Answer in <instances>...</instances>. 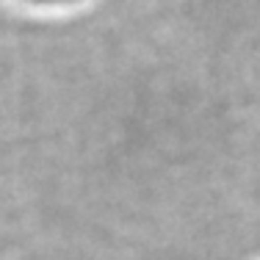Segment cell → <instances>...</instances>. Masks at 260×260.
I'll return each mask as SVG.
<instances>
[{
  "mask_svg": "<svg viewBox=\"0 0 260 260\" xmlns=\"http://www.w3.org/2000/svg\"><path fill=\"white\" fill-rule=\"evenodd\" d=\"M34 3H45V6H64V3H75V0H34Z\"/></svg>",
  "mask_w": 260,
  "mask_h": 260,
  "instance_id": "1",
  "label": "cell"
}]
</instances>
